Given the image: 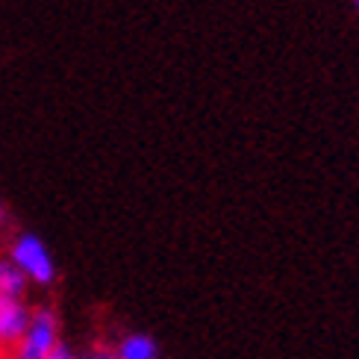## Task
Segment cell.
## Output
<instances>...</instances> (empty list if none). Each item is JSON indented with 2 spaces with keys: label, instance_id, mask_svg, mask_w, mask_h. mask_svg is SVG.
<instances>
[{
  "label": "cell",
  "instance_id": "8",
  "mask_svg": "<svg viewBox=\"0 0 359 359\" xmlns=\"http://www.w3.org/2000/svg\"><path fill=\"white\" fill-rule=\"evenodd\" d=\"M6 224H9V209H6V201L0 198V236H4L6 230Z\"/></svg>",
  "mask_w": 359,
  "mask_h": 359
},
{
  "label": "cell",
  "instance_id": "9",
  "mask_svg": "<svg viewBox=\"0 0 359 359\" xmlns=\"http://www.w3.org/2000/svg\"><path fill=\"white\" fill-rule=\"evenodd\" d=\"M353 6H356V12H359V0H353Z\"/></svg>",
  "mask_w": 359,
  "mask_h": 359
},
{
  "label": "cell",
  "instance_id": "6",
  "mask_svg": "<svg viewBox=\"0 0 359 359\" xmlns=\"http://www.w3.org/2000/svg\"><path fill=\"white\" fill-rule=\"evenodd\" d=\"M80 359H115V351H109V348H95V351H88V353L80 356Z\"/></svg>",
  "mask_w": 359,
  "mask_h": 359
},
{
  "label": "cell",
  "instance_id": "1",
  "mask_svg": "<svg viewBox=\"0 0 359 359\" xmlns=\"http://www.w3.org/2000/svg\"><path fill=\"white\" fill-rule=\"evenodd\" d=\"M6 257L21 268V274L29 280V286L48 289L59 277V268H56V259H53L50 248L44 245L41 236L29 233V230H21V233L12 236Z\"/></svg>",
  "mask_w": 359,
  "mask_h": 359
},
{
  "label": "cell",
  "instance_id": "4",
  "mask_svg": "<svg viewBox=\"0 0 359 359\" xmlns=\"http://www.w3.org/2000/svg\"><path fill=\"white\" fill-rule=\"evenodd\" d=\"M115 359H159V341L147 333H124L115 345Z\"/></svg>",
  "mask_w": 359,
  "mask_h": 359
},
{
  "label": "cell",
  "instance_id": "5",
  "mask_svg": "<svg viewBox=\"0 0 359 359\" xmlns=\"http://www.w3.org/2000/svg\"><path fill=\"white\" fill-rule=\"evenodd\" d=\"M27 289H29V280L21 274V268L9 257H0V297H18V301H24Z\"/></svg>",
  "mask_w": 359,
  "mask_h": 359
},
{
  "label": "cell",
  "instance_id": "2",
  "mask_svg": "<svg viewBox=\"0 0 359 359\" xmlns=\"http://www.w3.org/2000/svg\"><path fill=\"white\" fill-rule=\"evenodd\" d=\"M62 345L59 336V312L53 306H33V318L18 348L12 351V359H50V353Z\"/></svg>",
  "mask_w": 359,
  "mask_h": 359
},
{
  "label": "cell",
  "instance_id": "7",
  "mask_svg": "<svg viewBox=\"0 0 359 359\" xmlns=\"http://www.w3.org/2000/svg\"><path fill=\"white\" fill-rule=\"evenodd\" d=\"M50 359H80V356L74 353V351H71L68 345H59V348H56V351L50 353Z\"/></svg>",
  "mask_w": 359,
  "mask_h": 359
},
{
  "label": "cell",
  "instance_id": "3",
  "mask_svg": "<svg viewBox=\"0 0 359 359\" xmlns=\"http://www.w3.org/2000/svg\"><path fill=\"white\" fill-rule=\"evenodd\" d=\"M33 306L18 297H0V353H12L24 339Z\"/></svg>",
  "mask_w": 359,
  "mask_h": 359
}]
</instances>
